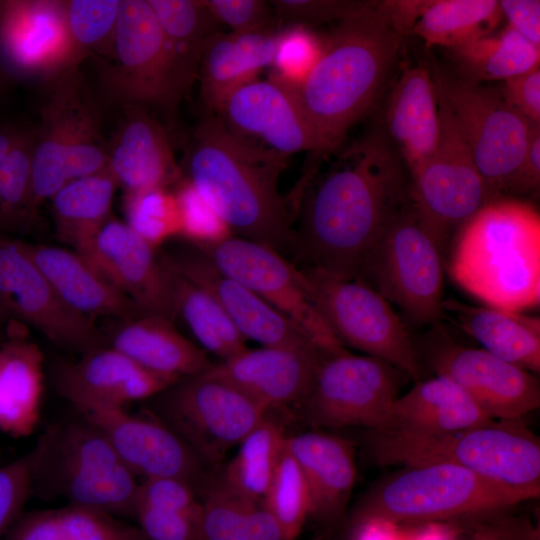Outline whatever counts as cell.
<instances>
[{
	"label": "cell",
	"mask_w": 540,
	"mask_h": 540,
	"mask_svg": "<svg viewBox=\"0 0 540 540\" xmlns=\"http://www.w3.org/2000/svg\"><path fill=\"white\" fill-rule=\"evenodd\" d=\"M163 37L166 83L174 113L198 78L200 62L218 23L204 0H148Z\"/></svg>",
	"instance_id": "f546056e"
},
{
	"label": "cell",
	"mask_w": 540,
	"mask_h": 540,
	"mask_svg": "<svg viewBox=\"0 0 540 540\" xmlns=\"http://www.w3.org/2000/svg\"><path fill=\"white\" fill-rule=\"evenodd\" d=\"M159 257L167 269L208 291L245 339L264 346L317 348L289 319L250 289L220 272L197 248L160 253Z\"/></svg>",
	"instance_id": "cb8c5ba5"
},
{
	"label": "cell",
	"mask_w": 540,
	"mask_h": 540,
	"mask_svg": "<svg viewBox=\"0 0 540 540\" xmlns=\"http://www.w3.org/2000/svg\"><path fill=\"white\" fill-rule=\"evenodd\" d=\"M451 278L487 306L523 312L540 303V214L514 197L487 201L452 239Z\"/></svg>",
	"instance_id": "277c9868"
},
{
	"label": "cell",
	"mask_w": 540,
	"mask_h": 540,
	"mask_svg": "<svg viewBox=\"0 0 540 540\" xmlns=\"http://www.w3.org/2000/svg\"><path fill=\"white\" fill-rule=\"evenodd\" d=\"M149 401L143 412L170 428L203 463L219 462L268 413L233 385L205 373L182 378Z\"/></svg>",
	"instance_id": "9c48e42d"
},
{
	"label": "cell",
	"mask_w": 540,
	"mask_h": 540,
	"mask_svg": "<svg viewBox=\"0 0 540 540\" xmlns=\"http://www.w3.org/2000/svg\"><path fill=\"white\" fill-rule=\"evenodd\" d=\"M39 121L33 126L28 229L39 208L65 184L107 170L108 141L100 109L80 68L42 83Z\"/></svg>",
	"instance_id": "52a82bcc"
},
{
	"label": "cell",
	"mask_w": 540,
	"mask_h": 540,
	"mask_svg": "<svg viewBox=\"0 0 540 540\" xmlns=\"http://www.w3.org/2000/svg\"><path fill=\"white\" fill-rule=\"evenodd\" d=\"M392 525L382 523H364L351 526V540H399Z\"/></svg>",
	"instance_id": "94428289"
},
{
	"label": "cell",
	"mask_w": 540,
	"mask_h": 540,
	"mask_svg": "<svg viewBox=\"0 0 540 540\" xmlns=\"http://www.w3.org/2000/svg\"><path fill=\"white\" fill-rule=\"evenodd\" d=\"M436 90L464 137L489 200L505 197L526 151L533 125L503 99L499 89L437 72Z\"/></svg>",
	"instance_id": "7c38bea8"
},
{
	"label": "cell",
	"mask_w": 540,
	"mask_h": 540,
	"mask_svg": "<svg viewBox=\"0 0 540 540\" xmlns=\"http://www.w3.org/2000/svg\"><path fill=\"white\" fill-rule=\"evenodd\" d=\"M199 516L136 504L134 518L147 540H197Z\"/></svg>",
	"instance_id": "11a10c76"
},
{
	"label": "cell",
	"mask_w": 540,
	"mask_h": 540,
	"mask_svg": "<svg viewBox=\"0 0 540 540\" xmlns=\"http://www.w3.org/2000/svg\"><path fill=\"white\" fill-rule=\"evenodd\" d=\"M27 456L32 495L134 517L137 477L78 413L50 423Z\"/></svg>",
	"instance_id": "5b68a950"
},
{
	"label": "cell",
	"mask_w": 540,
	"mask_h": 540,
	"mask_svg": "<svg viewBox=\"0 0 540 540\" xmlns=\"http://www.w3.org/2000/svg\"><path fill=\"white\" fill-rule=\"evenodd\" d=\"M76 413L93 424L136 476L172 477L196 487L203 461L170 428L156 418L132 415L123 406L87 399L70 401Z\"/></svg>",
	"instance_id": "d6986e66"
},
{
	"label": "cell",
	"mask_w": 540,
	"mask_h": 540,
	"mask_svg": "<svg viewBox=\"0 0 540 540\" xmlns=\"http://www.w3.org/2000/svg\"><path fill=\"white\" fill-rule=\"evenodd\" d=\"M440 136L434 152L410 174V200L442 255L461 225L489 196L471 151L437 93Z\"/></svg>",
	"instance_id": "4fadbf2b"
},
{
	"label": "cell",
	"mask_w": 540,
	"mask_h": 540,
	"mask_svg": "<svg viewBox=\"0 0 540 540\" xmlns=\"http://www.w3.org/2000/svg\"><path fill=\"white\" fill-rule=\"evenodd\" d=\"M96 59L101 87L112 103L173 114L162 32L148 0H120L113 55Z\"/></svg>",
	"instance_id": "2e32d148"
},
{
	"label": "cell",
	"mask_w": 540,
	"mask_h": 540,
	"mask_svg": "<svg viewBox=\"0 0 540 540\" xmlns=\"http://www.w3.org/2000/svg\"><path fill=\"white\" fill-rule=\"evenodd\" d=\"M12 320L0 346V431L12 437L30 435L40 418L43 354Z\"/></svg>",
	"instance_id": "836d02e7"
},
{
	"label": "cell",
	"mask_w": 540,
	"mask_h": 540,
	"mask_svg": "<svg viewBox=\"0 0 540 540\" xmlns=\"http://www.w3.org/2000/svg\"><path fill=\"white\" fill-rule=\"evenodd\" d=\"M200 503L197 540H249L242 501L221 479L208 485Z\"/></svg>",
	"instance_id": "7dc6e473"
},
{
	"label": "cell",
	"mask_w": 540,
	"mask_h": 540,
	"mask_svg": "<svg viewBox=\"0 0 540 540\" xmlns=\"http://www.w3.org/2000/svg\"><path fill=\"white\" fill-rule=\"evenodd\" d=\"M286 436L267 416L242 440L236 456L227 465L221 481L239 498L262 503Z\"/></svg>",
	"instance_id": "ab89813d"
},
{
	"label": "cell",
	"mask_w": 540,
	"mask_h": 540,
	"mask_svg": "<svg viewBox=\"0 0 540 540\" xmlns=\"http://www.w3.org/2000/svg\"><path fill=\"white\" fill-rule=\"evenodd\" d=\"M443 255L409 200L367 257L361 280L418 325L443 317Z\"/></svg>",
	"instance_id": "30bf717a"
},
{
	"label": "cell",
	"mask_w": 540,
	"mask_h": 540,
	"mask_svg": "<svg viewBox=\"0 0 540 540\" xmlns=\"http://www.w3.org/2000/svg\"><path fill=\"white\" fill-rule=\"evenodd\" d=\"M8 540H147L139 527L80 505L34 511L19 518Z\"/></svg>",
	"instance_id": "8d00e7d4"
},
{
	"label": "cell",
	"mask_w": 540,
	"mask_h": 540,
	"mask_svg": "<svg viewBox=\"0 0 540 540\" xmlns=\"http://www.w3.org/2000/svg\"><path fill=\"white\" fill-rule=\"evenodd\" d=\"M174 193L181 215L180 236L194 246L217 243L233 235L230 227L189 180L183 177L176 184Z\"/></svg>",
	"instance_id": "681fc988"
},
{
	"label": "cell",
	"mask_w": 540,
	"mask_h": 540,
	"mask_svg": "<svg viewBox=\"0 0 540 540\" xmlns=\"http://www.w3.org/2000/svg\"><path fill=\"white\" fill-rule=\"evenodd\" d=\"M170 272L177 316L183 318L203 348L222 361L247 349L246 339L220 303L205 289Z\"/></svg>",
	"instance_id": "60d3db41"
},
{
	"label": "cell",
	"mask_w": 540,
	"mask_h": 540,
	"mask_svg": "<svg viewBox=\"0 0 540 540\" xmlns=\"http://www.w3.org/2000/svg\"><path fill=\"white\" fill-rule=\"evenodd\" d=\"M514 507L419 525L410 540H540L539 527Z\"/></svg>",
	"instance_id": "b9f144b4"
},
{
	"label": "cell",
	"mask_w": 540,
	"mask_h": 540,
	"mask_svg": "<svg viewBox=\"0 0 540 540\" xmlns=\"http://www.w3.org/2000/svg\"><path fill=\"white\" fill-rule=\"evenodd\" d=\"M540 188V125H533L526 151L512 176L507 195H536Z\"/></svg>",
	"instance_id": "6f0895ef"
},
{
	"label": "cell",
	"mask_w": 540,
	"mask_h": 540,
	"mask_svg": "<svg viewBox=\"0 0 540 540\" xmlns=\"http://www.w3.org/2000/svg\"><path fill=\"white\" fill-rule=\"evenodd\" d=\"M502 18L495 0H432L411 31L428 46L453 49L493 33Z\"/></svg>",
	"instance_id": "f35d334b"
},
{
	"label": "cell",
	"mask_w": 540,
	"mask_h": 540,
	"mask_svg": "<svg viewBox=\"0 0 540 540\" xmlns=\"http://www.w3.org/2000/svg\"><path fill=\"white\" fill-rule=\"evenodd\" d=\"M207 9L232 33L244 34L274 31L278 25L273 8L263 0H204Z\"/></svg>",
	"instance_id": "816d5d0a"
},
{
	"label": "cell",
	"mask_w": 540,
	"mask_h": 540,
	"mask_svg": "<svg viewBox=\"0 0 540 540\" xmlns=\"http://www.w3.org/2000/svg\"><path fill=\"white\" fill-rule=\"evenodd\" d=\"M177 381L143 368L106 345L59 365L55 373L56 390L69 402L87 399L123 407L149 400Z\"/></svg>",
	"instance_id": "484cf974"
},
{
	"label": "cell",
	"mask_w": 540,
	"mask_h": 540,
	"mask_svg": "<svg viewBox=\"0 0 540 540\" xmlns=\"http://www.w3.org/2000/svg\"><path fill=\"white\" fill-rule=\"evenodd\" d=\"M502 17L508 27L532 45L540 48V1L501 0L498 1Z\"/></svg>",
	"instance_id": "680465c9"
},
{
	"label": "cell",
	"mask_w": 540,
	"mask_h": 540,
	"mask_svg": "<svg viewBox=\"0 0 540 540\" xmlns=\"http://www.w3.org/2000/svg\"><path fill=\"white\" fill-rule=\"evenodd\" d=\"M117 187L105 170L60 188L49 200L57 238L73 250H80L112 216Z\"/></svg>",
	"instance_id": "d590c367"
},
{
	"label": "cell",
	"mask_w": 540,
	"mask_h": 540,
	"mask_svg": "<svg viewBox=\"0 0 540 540\" xmlns=\"http://www.w3.org/2000/svg\"><path fill=\"white\" fill-rule=\"evenodd\" d=\"M539 495L453 464L403 466L376 482L354 509L351 526L424 525L510 508Z\"/></svg>",
	"instance_id": "ba28073f"
},
{
	"label": "cell",
	"mask_w": 540,
	"mask_h": 540,
	"mask_svg": "<svg viewBox=\"0 0 540 540\" xmlns=\"http://www.w3.org/2000/svg\"><path fill=\"white\" fill-rule=\"evenodd\" d=\"M275 31L223 33L217 31L206 43L198 78L204 105L220 114L227 99L239 88L257 80L271 66L276 50Z\"/></svg>",
	"instance_id": "4dcf8cb0"
},
{
	"label": "cell",
	"mask_w": 540,
	"mask_h": 540,
	"mask_svg": "<svg viewBox=\"0 0 540 540\" xmlns=\"http://www.w3.org/2000/svg\"><path fill=\"white\" fill-rule=\"evenodd\" d=\"M70 69L64 0H0V70L10 80L44 83Z\"/></svg>",
	"instance_id": "ffe728a7"
},
{
	"label": "cell",
	"mask_w": 540,
	"mask_h": 540,
	"mask_svg": "<svg viewBox=\"0 0 540 540\" xmlns=\"http://www.w3.org/2000/svg\"><path fill=\"white\" fill-rule=\"evenodd\" d=\"M28 125L15 121L0 122V164L27 130Z\"/></svg>",
	"instance_id": "6125c7cd"
},
{
	"label": "cell",
	"mask_w": 540,
	"mask_h": 540,
	"mask_svg": "<svg viewBox=\"0 0 540 540\" xmlns=\"http://www.w3.org/2000/svg\"><path fill=\"white\" fill-rule=\"evenodd\" d=\"M12 319H10L1 309H0V346L5 341L9 324Z\"/></svg>",
	"instance_id": "be15d7a7"
},
{
	"label": "cell",
	"mask_w": 540,
	"mask_h": 540,
	"mask_svg": "<svg viewBox=\"0 0 540 540\" xmlns=\"http://www.w3.org/2000/svg\"><path fill=\"white\" fill-rule=\"evenodd\" d=\"M365 1L274 0L270 1L277 23L308 28L332 21L340 22L356 12Z\"/></svg>",
	"instance_id": "f907efd6"
},
{
	"label": "cell",
	"mask_w": 540,
	"mask_h": 540,
	"mask_svg": "<svg viewBox=\"0 0 540 540\" xmlns=\"http://www.w3.org/2000/svg\"><path fill=\"white\" fill-rule=\"evenodd\" d=\"M30 495L32 486L27 454L0 466V538L19 519Z\"/></svg>",
	"instance_id": "db71d44e"
},
{
	"label": "cell",
	"mask_w": 540,
	"mask_h": 540,
	"mask_svg": "<svg viewBox=\"0 0 540 540\" xmlns=\"http://www.w3.org/2000/svg\"><path fill=\"white\" fill-rule=\"evenodd\" d=\"M449 51L459 77L473 83L505 81L540 64V48L508 26Z\"/></svg>",
	"instance_id": "74e56055"
},
{
	"label": "cell",
	"mask_w": 540,
	"mask_h": 540,
	"mask_svg": "<svg viewBox=\"0 0 540 540\" xmlns=\"http://www.w3.org/2000/svg\"><path fill=\"white\" fill-rule=\"evenodd\" d=\"M194 247L220 272L283 314L324 354L346 351L315 307L301 269L284 255L234 235L217 243Z\"/></svg>",
	"instance_id": "5bb4252c"
},
{
	"label": "cell",
	"mask_w": 540,
	"mask_h": 540,
	"mask_svg": "<svg viewBox=\"0 0 540 540\" xmlns=\"http://www.w3.org/2000/svg\"><path fill=\"white\" fill-rule=\"evenodd\" d=\"M321 51L322 39L310 28L288 25L277 33L271 76L297 87L315 66Z\"/></svg>",
	"instance_id": "c3c4849f"
},
{
	"label": "cell",
	"mask_w": 540,
	"mask_h": 540,
	"mask_svg": "<svg viewBox=\"0 0 540 540\" xmlns=\"http://www.w3.org/2000/svg\"><path fill=\"white\" fill-rule=\"evenodd\" d=\"M241 501L249 540H286L281 526L263 503Z\"/></svg>",
	"instance_id": "91938a15"
},
{
	"label": "cell",
	"mask_w": 540,
	"mask_h": 540,
	"mask_svg": "<svg viewBox=\"0 0 540 540\" xmlns=\"http://www.w3.org/2000/svg\"><path fill=\"white\" fill-rule=\"evenodd\" d=\"M443 317L477 340L482 349L526 371H540V318L523 312L442 302Z\"/></svg>",
	"instance_id": "e575fe53"
},
{
	"label": "cell",
	"mask_w": 540,
	"mask_h": 540,
	"mask_svg": "<svg viewBox=\"0 0 540 540\" xmlns=\"http://www.w3.org/2000/svg\"><path fill=\"white\" fill-rule=\"evenodd\" d=\"M106 346L152 372L178 380L206 372L213 365L204 350L186 339L173 322L152 315L121 321Z\"/></svg>",
	"instance_id": "d6a6232c"
},
{
	"label": "cell",
	"mask_w": 540,
	"mask_h": 540,
	"mask_svg": "<svg viewBox=\"0 0 540 540\" xmlns=\"http://www.w3.org/2000/svg\"><path fill=\"white\" fill-rule=\"evenodd\" d=\"M386 125L389 142L412 174L434 152L440 136L436 85L426 67L407 68L396 80Z\"/></svg>",
	"instance_id": "f1b7e54d"
},
{
	"label": "cell",
	"mask_w": 540,
	"mask_h": 540,
	"mask_svg": "<svg viewBox=\"0 0 540 540\" xmlns=\"http://www.w3.org/2000/svg\"><path fill=\"white\" fill-rule=\"evenodd\" d=\"M121 117L108 141L107 171L125 192L168 188L182 178L168 135L144 107H119Z\"/></svg>",
	"instance_id": "d4e9b609"
},
{
	"label": "cell",
	"mask_w": 540,
	"mask_h": 540,
	"mask_svg": "<svg viewBox=\"0 0 540 540\" xmlns=\"http://www.w3.org/2000/svg\"><path fill=\"white\" fill-rule=\"evenodd\" d=\"M433 333L425 345L427 364L460 386L489 418H522L540 406L539 381L531 372Z\"/></svg>",
	"instance_id": "ac0fdd59"
},
{
	"label": "cell",
	"mask_w": 540,
	"mask_h": 540,
	"mask_svg": "<svg viewBox=\"0 0 540 540\" xmlns=\"http://www.w3.org/2000/svg\"><path fill=\"white\" fill-rule=\"evenodd\" d=\"M218 116L237 135L258 138L285 157L301 151L313 156L318 151L295 88L273 76L236 90Z\"/></svg>",
	"instance_id": "7402d4cb"
},
{
	"label": "cell",
	"mask_w": 540,
	"mask_h": 540,
	"mask_svg": "<svg viewBox=\"0 0 540 540\" xmlns=\"http://www.w3.org/2000/svg\"><path fill=\"white\" fill-rule=\"evenodd\" d=\"M405 31L391 1H365L322 39L321 55L295 88L314 132L321 163L376 104L394 69Z\"/></svg>",
	"instance_id": "7a4b0ae2"
},
{
	"label": "cell",
	"mask_w": 540,
	"mask_h": 540,
	"mask_svg": "<svg viewBox=\"0 0 540 540\" xmlns=\"http://www.w3.org/2000/svg\"><path fill=\"white\" fill-rule=\"evenodd\" d=\"M136 504L192 516H199L201 512V503L197 499L194 487L172 477L143 479L138 484Z\"/></svg>",
	"instance_id": "f5cc1de1"
},
{
	"label": "cell",
	"mask_w": 540,
	"mask_h": 540,
	"mask_svg": "<svg viewBox=\"0 0 540 540\" xmlns=\"http://www.w3.org/2000/svg\"><path fill=\"white\" fill-rule=\"evenodd\" d=\"M77 252L127 296L142 315L174 322L177 312L172 274L156 249L125 222L111 216Z\"/></svg>",
	"instance_id": "44dd1931"
},
{
	"label": "cell",
	"mask_w": 540,
	"mask_h": 540,
	"mask_svg": "<svg viewBox=\"0 0 540 540\" xmlns=\"http://www.w3.org/2000/svg\"><path fill=\"white\" fill-rule=\"evenodd\" d=\"M367 442L372 457L382 465L453 464L540 494V440L522 418L491 419L426 436L369 431Z\"/></svg>",
	"instance_id": "8992f818"
},
{
	"label": "cell",
	"mask_w": 540,
	"mask_h": 540,
	"mask_svg": "<svg viewBox=\"0 0 540 540\" xmlns=\"http://www.w3.org/2000/svg\"><path fill=\"white\" fill-rule=\"evenodd\" d=\"M262 503L281 526L285 539L295 540L310 514V498L305 478L286 442Z\"/></svg>",
	"instance_id": "f6af8a7d"
},
{
	"label": "cell",
	"mask_w": 540,
	"mask_h": 540,
	"mask_svg": "<svg viewBox=\"0 0 540 540\" xmlns=\"http://www.w3.org/2000/svg\"><path fill=\"white\" fill-rule=\"evenodd\" d=\"M10 82V79L0 70V96L5 90L6 85Z\"/></svg>",
	"instance_id": "e7e4bbea"
},
{
	"label": "cell",
	"mask_w": 540,
	"mask_h": 540,
	"mask_svg": "<svg viewBox=\"0 0 540 540\" xmlns=\"http://www.w3.org/2000/svg\"><path fill=\"white\" fill-rule=\"evenodd\" d=\"M23 244L60 299L75 313L92 320L112 317L121 321L142 315L135 304L79 252L43 244Z\"/></svg>",
	"instance_id": "4316f807"
},
{
	"label": "cell",
	"mask_w": 540,
	"mask_h": 540,
	"mask_svg": "<svg viewBox=\"0 0 540 540\" xmlns=\"http://www.w3.org/2000/svg\"><path fill=\"white\" fill-rule=\"evenodd\" d=\"M33 126L0 164V233L28 230Z\"/></svg>",
	"instance_id": "ee69618b"
},
{
	"label": "cell",
	"mask_w": 540,
	"mask_h": 540,
	"mask_svg": "<svg viewBox=\"0 0 540 540\" xmlns=\"http://www.w3.org/2000/svg\"><path fill=\"white\" fill-rule=\"evenodd\" d=\"M64 1L72 68H80L89 56L110 59L120 0Z\"/></svg>",
	"instance_id": "7bdbcfd3"
},
{
	"label": "cell",
	"mask_w": 540,
	"mask_h": 540,
	"mask_svg": "<svg viewBox=\"0 0 540 540\" xmlns=\"http://www.w3.org/2000/svg\"><path fill=\"white\" fill-rule=\"evenodd\" d=\"M286 158L210 115L193 131L181 170L232 232L285 256L298 214L278 190Z\"/></svg>",
	"instance_id": "3957f363"
},
{
	"label": "cell",
	"mask_w": 540,
	"mask_h": 540,
	"mask_svg": "<svg viewBox=\"0 0 540 540\" xmlns=\"http://www.w3.org/2000/svg\"><path fill=\"white\" fill-rule=\"evenodd\" d=\"M399 372L381 359L347 350L326 356L302 402L306 420L315 428L382 429L397 398Z\"/></svg>",
	"instance_id": "9a60e30c"
},
{
	"label": "cell",
	"mask_w": 540,
	"mask_h": 540,
	"mask_svg": "<svg viewBox=\"0 0 540 540\" xmlns=\"http://www.w3.org/2000/svg\"><path fill=\"white\" fill-rule=\"evenodd\" d=\"M123 207L125 223L155 249L180 235L179 203L168 188L125 192Z\"/></svg>",
	"instance_id": "bcb514c9"
},
{
	"label": "cell",
	"mask_w": 540,
	"mask_h": 540,
	"mask_svg": "<svg viewBox=\"0 0 540 540\" xmlns=\"http://www.w3.org/2000/svg\"><path fill=\"white\" fill-rule=\"evenodd\" d=\"M505 102L531 124L540 125V68L504 81L499 89Z\"/></svg>",
	"instance_id": "9f6ffc18"
},
{
	"label": "cell",
	"mask_w": 540,
	"mask_h": 540,
	"mask_svg": "<svg viewBox=\"0 0 540 540\" xmlns=\"http://www.w3.org/2000/svg\"><path fill=\"white\" fill-rule=\"evenodd\" d=\"M491 420L455 382L447 377L418 381L397 397L386 425L377 430L405 436L451 432Z\"/></svg>",
	"instance_id": "1f68e13d"
},
{
	"label": "cell",
	"mask_w": 540,
	"mask_h": 540,
	"mask_svg": "<svg viewBox=\"0 0 540 540\" xmlns=\"http://www.w3.org/2000/svg\"><path fill=\"white\" fill-rule=\"evenodd\" d=\"M326 356L315 347L264 346L245 349L204 373L233 385L269 411L302 404Z\"/></svg>",
	"instance_id": "603a6c76"
},
{
	"label": "cell",
	"mask_w": 540,
	"mask_h": 540,
	"mask_svg": "<svg viewBox=\"0 0 540 540\" xmlns=\"http://www.w3.org/2000/svg\"><path fill=\"white\" fill-rule=\"evenodd\" d=\"M402 163L389 140L373 131L311 181L288 250L298 267L359 279L370 252L410 200Z\"/></svg>",
	"instance_id": "6da1fadb"
},
{
	"label": "cell",
	"mask_w": 540,
	"mask_h": 540,
	"mask_svg": "<svg viewBox=\"0 0 540 540\" xmlns=\"http://www.w3.org/2000/svg\"><path fill=\"white\" fill-rule=\"evenodd\" d=\"M0 309L10 319L34 327L68 351L84 354L106 345L94 320L64 304L23 242L1 236Z\"/></svg>",
	"instance_id": "e0dca14e"
},
{
	"label": "cell",
	"mask_w": 540,
	"mask_h": 540,
	"mask_svg": "<svg viewBox=\"0 0 540 540\" xmlns=\"http://www.w3.org/2000/svg\"><path fill=\"white\" fill-rule=\"evenodd\" d=\"M299 268L315 307L343 345L381 359L420 381L416 346L399 316L378 291L361 279Z\"/></svg>",
	"instance_id": "8fae6325"
},
{
	"label": "cell",
	"mask_w": 540,
	"mask_h": 540,
	"mask_svg": "<svg viewBox=\"0 0 540 540\" xmlns=\"http://www.w3.org/2000/svg\"><path fill=\"white\" fill-rule=\"evenodd\" d=\"M285 442L307 484L309 516L324 523L337 521L345 510L356 480L352 442L321 431L286 436Z\"/></svg>",
	"instance_id": "83f0119b"
}]
</instances>
